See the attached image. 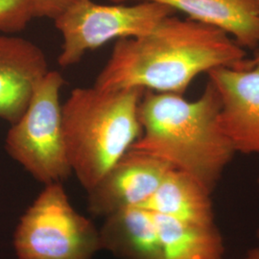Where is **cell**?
<instances>
[{"label": "cell", "instance_id": "277c9868", "mask_svg": "<svg viewBox=\"0 0 259 259\" xmlns=\"http://www.w3.org/2000/svg\"><path fill=\"white\" fill-rule=\"evenodd\" d=\"M19 259H93L100 232L70 203L62 183L44 190L21 216L14 234Z\"/></svg>", "mask_w": 259, "mask_h": 259}, {"label": "cell", "instance_id": "9a60e30c", "mask_svg": "<svg viewBox=\"0 0 259 259\" xmlns=\"http://www.w3.org/2000/svg\"><path fill=\"white\" fill-rule=\"evenodd\" d=\"M80 0H36L37 18L54 19Z\"/></svg>", "mask_w": 259, "mask_h": 259}, {"label": "cell", "instance_id": "2e32d148", "mask_svg": "<svg viewBox=\"0 0 259 259\" xmlns=\"http://www.w3.org/2000/svg\"><path fill=\"white\" fill-rule=\"evenodd\" d=\"M242 259H259V247L249 250Z\"/></svg>", "mask_w": 259, "mask_h": 259}, {"label": "cell", "instance_id": "e0dca14e", "mask_svg": "<svg viewBox=\"0 0 259 259\" xmlns=\"http://www.w3.org/2000/svg\"><path fill=\"white\" fill-rule=\"evenodd\" d=\"M248 62H250V63H256V62H259V52L255 55V57H254L253 59L248 60Z\"/></svg>", "mask_w": 259, "mask_h": 259}, {"label": "cell", "instance_id": "6da1fadb", "mask_svg": "<svg viewBox=\"0 0 259 259\" xmlns=\"http://www.w3.org/2000/svg\"><path fill=\"white\" fill-rule=\"evenodd\" d=\"M244 60V48L226 32L172 15L145 35L117 39L94 87L183 95L197 76Z\"/></svg>", "mask_w": 259, "mask_h": 259}, {"label": "cell", "instance_id": "ffe728a7", "mask_svg": "<svg viewBox=\"0 0 259 259\" xmlns=\"http://www.w3.org/2000/svg\"><path fill=\"white\" fill-rule=\"evenodd\" d=\"M258 183H259V179H258Z\"/></svg>", "mask_w": 259, "mask_h": 259}, {"label": "cell", "instance_id": "4fadbf2b", "mask_svg": "<svg viewBox=\"0 0 259 259\" xmlns=\"http://www.w3.org/2000/svg\"><path fill=\"white\" fill-rule=\"evenodd\" d=\"M154 215L163 259H223L224 242L215 225H197Z\"/></svg>", "mask_w": 259, "mask_h": 259}, {"label": "cell", "instance_id": "8992f818", "mask_svg": "<svg viewBox=\"0 0 259 259\" xmlns=\"http://www.w3.org/2000/svg\"><path fill=\"white\" fill-rule=\"evenodd\" d=\"M138 2L134 5H101L93 0H80L64 11L54 19L63 37L59 65L62 67L76 65L87 52L114 38L145 35L162 19L175 14L162 3Z\"/></svg>", "mask_w": 259, "mask_h": 259}, {"label": "cell", "instance_id": "ac0fdd59", "mask_svg": "<svg viewBox=\"0 0 259 259\" xmlns=\"http://www.w3.org/2000/svg\"><path fill=\"white\" fill-rule=\"evenodd\" d=\"M256 236H257V238H258L259 240V229L257 230V234H256Z\"/></svg>", "mask_w": 259, "mask_h": 259}, {"label": "cell", "instance_id": "5b68a950", "mask_svg": "<svg viewBox=\"0 0 259 259\" xmlns=\"http://www.w3.org/2000/svg\"><path fill=\"white\" fill-rule=\"evenodd\" d=\"M65 79L48 71L37 83L26 111L5 139L10 157L42 185L62 183L72 174L65 150L60 93Z\"/></svg>", "mask_w": 259, "mask_h": 259}, {"label": "cell", "instance_id": "ba28073f", "mask_svg": "<svg viewBox=\"0 0 259 259\" xmlns=\"http://www.w3.org/2000/svg\"><path fill=\"white\" fill-rule=\"evenodd\" d=\"M172 169L162 159L130 149L88 192V210L106 218L124 208L141 206Z\"/></svg>", "mask_w": 259, "mask_h": 259}, {"label": "cell", "instance_id": "3957f363", "mask_svg": "<svg viewBox=\"0 0 259 259\" xmlns=\"http://www.w3.org/2000/svg\"><path fill=\"white\" fill-rule=\"evenodd\" d=\"M144 92L77 88L62 105L68 162L87 192L141 136L139 107Z\"/></svg>", "mask_w": 259, "mask_h": 259}, {"label": "cell", "instance_id": "52a82bcc", "mask_svg": "<svg viewBox=\"0 0 259 259\" xmlns=\"http://www.w3.org/2000/svg\"><path fill=\"white\" fill-rule=\"evenodd\" d=\"M221 103L220 124L235 152L259 154V62L208 73Z\"/></svg>", "mask_w": 259, "mask_h": 259}, {"label": "cell", "instance_id": "5bb4252c", "mask_svg": "<svg viewBox=\"0 0 259 259\" xmlns=\"http://www.w3.org/2000/svg\"><path fill=\"white\" fill-rule=\"evenodd\" d=\"M36 18V0H0V34L21 32Z\"/></svg>", "mask_w": 259, "mask_h": 259}, {"label": "cell", "instance_id": "7c38bea8", "mask_svg": "<svg viewBox=\"0 0 259 259\" xmlns=\"http://www.w3.org/2000/svg\"><path fill=\"white\" fill-rule=\"evenodd\" d=\"M140 207L183 222L215 225L211 193L193 177L174 168Z\"/></svg>", "mask_w": 259, "mask_h": 259}, {"label": "cell", "instance_id": "8fae6325", "mask_svg": "<svg viewBox=\"0 0 259 259\" xmlns=\"http://www.w3.org/2000/svg\"><path fill=\"white\" fill-rule=\"evenodd\" d=\"M102 250L118 259H163L154 213L134 206L104 218Z\"/></svg>", "mask_w": 259, "mask_h": 259}, {"label": "cell", "instance_id": "30bf717a", "mask_svg": "<svg viewBox=\"0 0 259 259\" xmlns=\"http://www.w3.org/2000/svg\"><path fill=\"white\" fill-rule=\"evenodd\" d=\"M113 3L128 1H155L180 11L188 19L218 28L240 46L250 49L259 47V6L255 0H110Z\"/></svg>", "mask_w": 259, "mask_h": 259}, {"label": "cell", "instance_id": "7a4b0ae2", "mask_svg": "<svg viewBox=\"0 0 259 259\" xmlns=\"http://www.w3.org/2000/svg\"><path fill=\"white\" fill-rule=\"evenodd\" d=\"M220 109L210 81L195 101L145 91L139 107L142 133L131 149L164 160L212 194L236 153L221 127Z\"/></svg>", "mask_w": 259, "mask_h": 259}, {"label": "cell", "instance_id": "9c48e42d", "mask_svg": "<svg viewBox=\"0 0 259 259\" xmlns=\"http://www.w3.org/2000/svg\"><path fill=\"white\" fill-rule=\"evenodd\" d=\"M48 71L40 47L23 37L0 34V119L11 125L19 120Z\"/></svg>", "mask_w": 259, "mask_h": 259}, {"label": "cell", "instance_id": "d6986e66", "mask_svg": "<svg viewBox=\"0 0 259 259\" xmlns=\"http://www.w3.org/2000/svg\"><path fill=\"white\" fill-rule=\"evenodd\" d=\"M255 2H256V3H257V4H258V6H259V0H255Z\"/></svg>", "mask_w": 259, "mask_h": 259}]
</instances>
